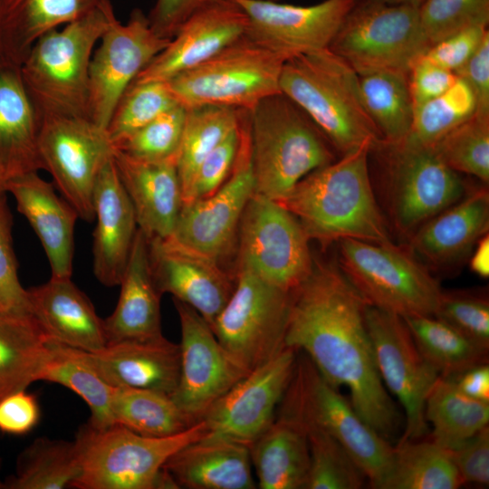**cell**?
Listing matches in <instances>:
<instances>
[{
	"label": "cell",
	"instance_id": "277c9868",
	"mask_svg": "<svg viewBox=\"0 0 489 489\" xmlns=\"http://www.w3.org/2000/svg\"><path fill=\"white\" fill-rule=\"evenodd\" d=\"M114 14L110 1L86 16L39 37L20 64L26 91L40 119L89 118L93 49Z\"/></svg>",
	"mask_w": 489,
	"mask_h": 489
},
{
	"label": "cell",
	"instance_id": "6da1fadb",
	"mask_svg": "<svg viewBox=\"0 0 489 489\" xmlns=\"http://www.w3.org/2000/svg\"><path fill=\"white\" fill-rule=\"evenodd\" d=\"M367 304L336 262L314 259L309 276L292 291L284 343L304 353L333 387H346L356 412L389 441L401 417L377 369Z\"/></svg>",
	"mask_w": 489,
	"mask_h": 489
},
{
	"label": "cell",
	"instance_id": "5bb4252c",
	"mask_svg": "<svg viewBox=\"0 0 489 489\" xmlns=\"http://www.w3.org/2000/svg\"><path fill=\"white\" fill-rule=\"evenodd\" d=\"M107 129L89 118L47 115L41 118L39 153L54 187L79 218L94 221L93 189L103 166L113 157Z\"/></svg>",
	"mask_w": 489,
	"mask_h": 489
},
{
	"label": "cell",
	"instance_id": "11a10c76",
	"mask_svg": "<svg viewBox=\"0 0 489 489\" xmlns=\"http://www.w3.org/2000/svg\"><path fill=\"white\" fill-rule=\"evenodd\" d=\"M447 71L421 56L408 74V88L414 109L445 92L457 80Z\"/></svg>",
	"mask_w": 489,
	"mask_h": 489
},
{
	"label": "cell",
	"instance_id": "d6986e66",
	"mask_svg": "<svg viewBox=\"0 0 489 489\" xmlns=\"http://www.w3.org/2000/svg\"><path fill=\"white\" fill-rule=\"evenodd\" d=\"M181 340L180 373L171 398L197 422L208 408L250 371L223 348L207 321L187 304L173 299Z\"/></svg>",
	"mask_w": 489,
	"mask_h": 489
},
{
	"label": "cell",
	"instance_id": "ffe728a7",
	"mask_svg": "<svg viewBox=\"0 0 489 489\" xmlns=\"http://www.w3.org/2000/svg\"><path fill=\"white\" fill-rule=\"evenodd\" d=\"M248 19L246 35L286 60L329 48L359 0H322L295 5L267 0H233Z\"/></svg>",
	"mask_w": 489,
	"mask_h": 489
},
{
	"label": "cell",
	"instance_id": "ac0fdd59",
	"mask_svg": "<svg viewBox=\"0 0 489 489\" xmlns=\"http://www.w3.org/2000/svg\"><path fill=\"white\" fill-rule=\"evenodd\" d=\"M296 358L297 351L286 347L234 385L201 417L206 436L250 447L275 419Z\"/></svg>",
	"mask_w": 489,
	"mask_h": 489
},
{
	"label": "cell",
	"instance_id": "e0dca14e",
	"mask_svg": "<svg viewBox=\"0 0 489 489\" xmlns=\"http://www.w3.org/2000/svg\"><path fill=\"white\" fill-rule=\"evenodd\" d=\"M169 41L155 33L139 9L126 24L113 14L91 61L89 119L107 129L125 91Z\"/></svg>",
	"mask_w": 489,
	"mask_h": 489
},
{
	"label": "cell",
	"instance_id": "bcb514c9",
	"mask_svg": "<svg viewBox=\"0 0 489 489\" xmlns=\"http://www.w3.org/2000/svg\"><path fill=\"white\" fill-rule=\"evenodd\" d=\"M177 104L167 82H133L118 101L106 129L113 146Z\"/></svg>",
	"mask_w": 489,
	"mask_h": 489
},
{
	"label": "cell",
	"instance_id": "9f6ffc18",
	"mask_svg": "<svg viewBox=\"0 0 489 489\" xmlns=\"http://www.w3.org/2000/svg\"><path fill=\"white\" fill-rule=\"evenodd\" d=\"M37 398L26 389L12 393L0 400V431L22 436L29 433L40 419Z\"/></svg>",
	"mask_w": 489,
	"mask_h": 489
},
{
	"label": "cell",
	"instance_id": "f546056e",
	"mask_svg": "<svg viewBox=\"0 0 489 489\" xmlns=\"http://www.w3.org/2000/svg\"><path fill=\"white\" fill-rule=\"evenodd\" d=\"M164 467L178 488L254 489L249 447L204 436L175 452Z\"/></svg>",
	"mask_w": 489,
	"mask_h": 489
},
{
	"label": "cell",
	"instance_id": "603a6c76",
	"mask_svg": "<svg viewBox=\"0 0 489 489\" xmlns=\"http://www.w3.org/2000/svg\"><path fill=\"white\" fill-rule=\"evenodd\" d=\"M488 230L489 192L484 186L467 191L420 225L410 235L408 251L427 268L447 270L470 256Z\"/></svg>",
	"mask_w": 489,
	"mask_h": 489
},
{
	"label": "cell",
	"instance_id": "52a82bcc",
	"mask_svg": "<svg viewBox=\"0 0 489 489\" xmlns=\"http://www.w3.org/2000/svg\"><path fill=\"white\" fill-rule=\"evenodd\" d=\"M203 420L168 436H148L121 425L98 429L86 424L75 436L77 489H154L159 470L178 449L206 436Z\"/></svg>",
	"mask_w": 489,
	"mask_h": 489
},
{
	"label": "cell",
	"instance_id": "94428289",
	"mask_svg": "<svg viewBox=\"0 0 489 489\" xmlns=\"http://www.w3.org/2000/svg\"><path fill=\"white\" fill-rule=\"evenodd\" d=\"M472 272L482 278L489 276V235H484L475 244L470 254Z\"/></svg>",
	"mask_w": 489,
	"mask_h": 489
},
{
	"label": "cell",
	"instance_id": "4dcf8cb0",
	"mask_svg": "<svg viewBox=\"0 0 489 489\" xmlns=\"http://www.w3.org/2000/svg\"><path fill=\"white\" fill-rule=\"evenodd\" d=\"M41 119L26 91L20 65L0 62V167L8 178L43 169Z\"/></svg>",
	"mask_w": 489,
	"mask_h": 489
},
{
	"label": "cell",
	"instance_id": "484cf974",
	"mask_svg": "<svg viewBox=\"0 0 489 489\" xmlns=\"http://www.w3.org/2000/svg\"><path fill=\"white\" fill-rule=\"evenodd\" d=\"M113 160L138 228L148 240L170 237L183 206L176 160H140L115 149Z\"/></svg>",
	"mask_w": 489,
	"mask_h": 489
},
{
	"label": "cell",
	"instance_id": "60d3db41",
	"mask_svg": "<svg viewBox=\"0 0 489 489\" xmlns=\"http://www.w3.org/2000/svg\"><path fill=\"white\" fill-rule=\"evenodd\" d=\"M359 78L364 105L383 141L405 139L414 117L408 73L381 71Z\"/></svg>",
	"mask_w": 489,
	"mask_h": 489
},
{
	"label": "cell",
	"instance_id": "816d5d0a",
	"mask_svg": "<svg viewBox=\"0 0 489 489\" xmlns=\"http://www.w3.org/2000/svg\"><path fill=\"white\" fill-rule=\"evenodd\" d=\"M239 122V117H238ZM240 143L239 126L223 139L200 163L183 197V204L214 194L229 177Z\"/></svg>",
	"mask_w": 489,
	"mask_h": 489
},
{
	"label": "cell",
	"instance_id": "3957f363",
	"mask_svg": "<svg viewBox=\"0 0 489 489\" xmlns=\"http://www.w3.org/2000/svg\"><path fill=\"white\" fill-rule=\"evenodd\" d=\"M280 91L341 156L366 146L373 150L383 140L364 105L358 73L329 48L286 60Z\"/></svg>",
	"mask_w": 489,
	"mask_h": 489
},
{
	"label": "cell",
	"instance_id": "83f0119b",
	"mask_svg": "<svg viewBox=\"0 0 489 489\" xmlns=\"http://www.w3.org/2000/svg\"><path fill=\"white\" fill-rule=\"evenodd\" d=\"M82 352L113 387L149 389L170 397L177 388L180 348L164 336L110 343L97 351Z\"/></svg>",
	"mask_w": 489,
	"mask_h": 489
},
{
	"label": "cell",
	"instance_id": "7c38bea8",
	"mask_svg": "<svg viewBox=\"0 0 489 489\" xmlns=\"http://www.w3.org/2000/svg\"><path fill=\"white\" fill-rule=\"evenodd\" d=\"M292 292L237 268L234 291L210 325L223 348L251 371L285 347Z\"/></svg>",
	"mask_w": 489,
	"mask_h": 489
},
{
	"label": "cell",
	"instance_id": "8992f818",
	"mask_svg": "<svg viewBox=\"0 0 489 489\" xmlns=\"http://www.w3.org/2000/svg\"><path fill=\"white\" fill-rule=\"evenodd\" d=\"M276 415L317 427L332 436L350 455L371 486L381 489L391 468L394 447L369 427L346 399L320 373L302 352Z\"/></svg>",
	"mask_w": 489,
	"mask_h": 489
},
{
	"label": "cell",
	"instance_id": "1f68e13d",
	"mask_svg": "<svg viewBox=\"0 0 489 489\" xmlns=\"http://www.w3.org/2000/svg\"><path fill=\"white\" fill-rule=\"evenodd\" d=\"M249 452L259 488L305 489L310 450L305 429L297 420L276 415Z\"/></svg>",
	"mask_w": 489,
	"mask_h": 489
},
{
	"label": "cell",
	"instance_id": "5b68a950",
	"mask_svg": "<svg viewBox=\"0 0 489 489\" xmlns=\"http://www.w3.org/2000/svg\"><path fill=\"white\" fill-rule=\"evenodd\" d=\"M249 112L255 193L279 202L308 174L336 159L318 128L282 92Z\"/></svg>",
	"mask_w": 489,
	"mask_h": 489
},
{
	"label": "cell",
	"instance_id": "7402d4cb",
	"mask_svg": "<svg viewBox=\"0 0 489 489\" xmlns=\"http://www.w3.org/2000/svg\"><path fill=\"white\" fill-rule=\"evenodd\" d=\"M248 19L233 0H218L192 14L134 82H168L244 37Z\"/></svg>",
	"mask_w": 489,
	"mask_h": 489
},
{
	"label": "cell",
	"instance_id": "7a4b0ae2",
	"mask_svg": "<svg viewBox=\"0 0 489 489\" xmlns=\"http://www.w3.org/2000/svg\"><path fill=\"white\" fill-rule=\"evenodd\" d=\"M370 151L362 147L313 170L279 201L310 240L323 247L347 238L393 243L370 181Z\"/></svg>",
	"mask_w": 489,
	"mask_h": 489
},
{
	"label": "cell",
	"instance_id": "44dd1931",
	"mask_svg": "<svg viewBox=\"0 0 489 489\" xmlns=\"http://www.w3.org/2000/svg\"><path fill=\"white\" fill-rule=\"evenodd\" d=\"M148 242L151 274L160 294L170 293L211 325L228 302L235 279L219 262L169 237Z\"/></svg>",
	"mask_w": 489,
	"mask_h": 489
},
{
	"label": "cell",
	"instance_id": "b9f144b4",
	"mask_svg": "<svg viewBox=\"0 0 489 489\" xmlns=\"http://www.w3.org/2000/svg\"><path fill=\"white\" fill-rule=\"evenodd\" d=\"M176 166L183 197L203 159L237 129L238 110L215 105L186 109Z\"/></svg>",
	"mask_w": 489,
	"mask_h": 489
},
{
	"label": "cell",
	"instance_id": "e575fe53",
	"mask_svg": "<svg viewBox=\"0 0 489 489\" xmlns=\"http://www.w3.org/2000/svg\"><path fill=\"white\" fill-rule=\"evenodd\" d=\"M425 417L432 427L431 439L449 450L488 426L489 402L466 396L451 379L439 377L426 399Z\"/></svg>",
	"mask_w": 489,
	"mask_h": 489
},
{
	"label": "cell",
	"instance_id": "8fae6325",
	"mask_svg": "<svg viewBox=\"0 0 489 489\" xmlns=\"http://www.w3.org/2000/svg\"><path fill=\"white\" fill-rule=\"evenodd\" d=\"M370 153L379 159L391 216L403 234L411 235L467 192L459 173L432 146L408 136L397 142L382 140Z\"/></svg>",
	"mask_w": 489,
	"mask_h": 489
},
{
	"label": "cell",
	"instance_id": "8d00e7d4",
	"mask_svg": "<svg viewBox=\"0 0 489 489\" xmlns=\"http://www.w3.org/2000/svg\"><path fill=\"white\" fill-rule=\"evenodd\" d=\"M41 380L64 386L82 398L90 408L91 427L102 429L115 424L112 414L115 387L101 376L82 350L53 341L52 357Z\"/></svg>",
	"mask_w": 489,
	"mask_h": 489
},
{
	"label": "cell",
	"instance_id": "f6af8a7d",
	"mask_svg": "<svg viewBox=\"0 0 489 489\" xmlns=\"http://www.w3.org/2000/svg\"><path fill=\"white\" fill-rule=\"evenodd\" d=\"M475 110L472 89L465 80L458 77L445 92L414 109L412 127L408 136L419 143L431 146L473 116Z\"/></svg>",
	"mask_w": 489,
	"mask_h": 489
},
{
	"label": "cell",
	"instance_id": "be15d7a7",
	"mask_svg": "<svg viewBox=\"0 0 489 489\" xmlns=\"http://www.w3.org/2000/svg\"><path fill=\"white\" fill-rule=\"evenodd\" d=\"M387 4L409 5L418 7L424 0H379Z\"/></svg>",
	"mask_w": 489,
	"mask_h": 489
},
{
	"label": "cell",
	"instance_id": "681fc988",
	"mask_svg": "<svg viewBox=\"0 0 489 489\" xmlns=\"http://www.w3.org/2000/svg\"><path fill=\"white\" fill-rule=\"evenodd\" d=\"M436 318L476 345L489 350V301L484 292L468 290L442 291Z\"/></svg>",
	"mask_w": 489,
	"mask_h": 489
},
{
	"label": "cell",
	"instance_id": "003e7915",
	"mask_svg": "<svg viewBox=\"0 0 489 489\" xmlns=\"http://www.w3.org/2000/svg\"><path fill=\"white\" fill-rule=\"evenodd\" d=\"M267 1H276V0H267Z\"/></svg>",
	"mask_w": 489,
	"mask_h": 489
},
{
	"label": "cell",
	"instance_id": "f907efd6",
	"mask_svg": "<svg viewBox=\"0 0 489 489\" xmlns=\"http://www.w3.org/2000/svg\"><path fill=\"white\" fill-rule=\"evenodd\" d=\"M13 216L6 194L0 197V314L30 313L27 289L18 276L13 246Z\"/></svg>",
	"mask_w": 489,
	"mask_h": 489
},
{
	"label": "cell",
	"instance_id": "ab89813d",
	"mask_svg": "<svg viewBox=\"0 0 489 489\" xmlns=\"http://www.w3.org/2000/svg\"><path fill=\"white\" fill-rule=\"evenodd\" d=\"M79 475L74 440L38 437L18 455L15 473L6 479V489H64Z\"/></svg>",
	"mask_w": 489,
	"mask_h": 489
},
{
	"label": "cell",
	"instance_id": "9c48e42d",
	"mask_svg": "<svg viewBox=\"0 0 489 489\" xmlns=\"http://www.w3.org/2000/svg\"><path fill=\"white\" fill-rule=\"evenodd\" d=\"M285 59L247 35L166 82L186 109L215 105L252 110L264 99L281 93Z\"/></svg>",
	"mask_w": 489,
	"mask_h": 489
},
{
	"label": "cell",
	"instance_id": "f35d334b",
	"mask_svg": "<svg viewBox=\"0 0 489 489\" xmlns=\"http://www.w3.org/2000/svg\"><path fill=\"white\" fill-rule=\"evenodd\" d=\"M114 423L148 436L178 434L197 422L186 415L170 396L143 388L115 387Z\"/></svg>",
	"mask_w": 489,
	"mask_h": 489
},
{
	"label": "cell",
	"instance_id": "ee69618b",
	"mask_svg": "<svg viewBox=\"0 0 489 489\" xmlns=\"http://www.w3.org/2000/svg\"><path fill=\"white\" fill-rule=\"evenodd\" d=\"M454 171L489 181V117L474 113L431 145Z\"/></svg>",
	"mask_w": 489,
	"mask_h": 489
},
{
	"label": "cell",
	"instance_id": "836d02e7",
	"mask_svg": "<svg viewBox=\"0 0 489 489\" xmlns=\"http://www.w3.org/2000/svg\"><path fill=\"white\" fill-rule=\"evenodd\" d=\"M110 0H6L3 26L6 60L21 64L43 34L79 20Z\"/></svg>",
	"mask_w": 489,
	"mask_h": 489
},
{
	"label": "cell",
	"instance_id": "91938a15",
	"mask_svg": "<svg viewBox=\"0 0 489 489\" xmlns=\"http://www.w3.org/2000/svg\"><path fill=\"white\" fill-rule=\"evenodd\" d=\"M447 379H451L466 396L489 402L488 363L470 368Z\"/></svg>",
	"mask_w": 489,
	"mask_h": 489
},
{
	"label": "cell",
	"instance_id": "4fadbf2b",
	"mask_svg": "<svg viewBox=\"0 0 489 489\" xmlns=\"http://www.w3.org/2000/svg\"><path fill=\"white\" fill-rule=\"evenodd\" d=\"M237 235L238 268L288 292L311 273L314 259L310 239L298 219L279 202L254 192Z\"/></svg>",
	"mask_w": 489,
	"mask_h": 489
},
{
	"label": "cell",
	"instance_id": "9a60e30c",
	"mask_svg": "<svg viewBox=\"0 0 489 489\" xmlns=\"http://www.w3.org/2000/svg\"><path fill=\"white\" fill-rule=\"evenodd\" d=\"M240 143L234 168L214 194L183 204L169 238L220 263L237 235L244 208L254 193L250 112L238 110Z\"/></svg>",
	"mask_w": 489,
	"mask_h": 489
},
{
	"label": "cell",
	"instance_id": "cb8c5ba5",
	"mask_svg": "<svg viewBox=\"0 0 489 489\" xmlns=\"http://www.w3.org/2000/svg\"><path fill=\"white\" fill-rule=\"evenodd\" d=\"M93 273L105 286L120 284L138 224L131 202L119 177L113 157L100 171L93 189Z\"/></svg>",
	"mask_w": 489,
	"mask_h": 489
},
{
	"label": "cell",
	"instance_id": "f5cc1de1",
	"mask_svg": "<svg viewBox=\"0 0 489 489\" xmlns=\"http://www.w3.org/2000/svg\"><path fill=\"white\" fill-rule=\"evenodd\" d=\"M488 34V25L471 26L433 43L423 56L455 73L475 54Z\"/></svg>",
	"mask_w": 489,
	"mask_h": 489
},
{
	"label": "cell",
	"instance_id": "f1b7e54d",
	"mask_svg": "<svg viewBox=\"0 0 489 489\" xmlns=\"http://www.w3.org/2000/svg\"><path fill=\"white\" fill-rule=\"evenodd\" d=\"M119 285L115 310L103 319L107 344L162 337L161 294L151 274L148 239L139 228Z\"/></svg>",
	"mask_w": 489,
	"mask_h": 489
},
{
	"label": "cell",
	"instance_id": "6f0895ef",
	"mask_svg": "<svg viewBox=\"0 0 489 489\" xmlns=\"http://www.w3.org/2000/svg\"><path fill=\"white\" fill-rule=\"evenodd\" d=\"M216 1L157 0L148 18L156 34L171 39L192 14Z\"/></svg>",
	"mask_w": 489,
	"mask_h": 489
},
{
	"label": "cell",
	"instance_id": "ba28073f",
	"mask_svg": "<svg viewBox=\"0 0 489 489\" xmlns=\"http://www.w3.org/2000/svg\"><path fill=\"white\" fill-rule=\"evenodd\" d=\"M338 243V266L369 305L398 314L434 316L442 288L422 263L391 244Z\"/></svg>",
	"mask_w": 489,
	"mask_h": 489
},
{
	"label": "cell",
	"instance_id": "6125c7cd",
	"mask_svg": "<svg viewBox=\"0 0 489 489\" xmlns=\"http://www.w3.org/2000/svg\"><path fill=\"white\" fill-rule=\"evenodd\" d=\"M6 0H0V62L6 60L4 52V42H3V26H4V17L5 11Z\"/></svg>",
	"mask_w": 489,
	"mask_h": 489
},
{
	"label": "cell",
	"instance_id": "4316f807",
	"mask_svg": "<svg viewBox=\"0 0 489 489\" xmlns=\"http://www.w3.org/2000/svg\"><path fill=\"white\" fill-rule=\"evenodd\" d=\"M30 314L53 341L84 351L107 345L103 319L71 278H53L27 289Z\"/></svg>",
	"mask_w": 489,
	"mask_h": 489
},
{
	"label": "cell",
	"instance_id": "e7e4bbea",
	"mask_svg": "<svg viewBox=\"0 0 489 489\" xmlns=\"http://www.w3.org/2000/svg\"><path fill=\"white\" fill-rule=\"evenodd\" d=\"M7 180H8V177L6 176L3 168L0 167V197L7 193L6 192Z\"/></svg>",
	"mask_w": 489,
	"mask_h": 489
},
{
	"label": "cell",
	"instance_id": "d4e9b609",
	"mask_svg": "<svg viewBox=\"0 0 489 489\" xmlns=\"http://www.w3.org/2000/svg\"><path fill=\"white\" fill-rule=\"evenodd\" d=\"M6 192L14 197L17 211L39 238L51 267V277L71 278L74 229L79 218L76 210L38 171L8 178Z\"/></svg>",
	"mask_w": 489,
	"mask_h": 489
},
{
	"label": "cell",
	"instance_id": "7bdbcfd3",
	"mask_svg": "<svg viewBox=\"0 0 489 489\" xmlns=\"http://www.w3.org/2000/svg\"><path fill=\"white\" fill-rule=\"evenodd\" d=\"M302 426L310 450L305 489H359L364 486L365 474L339 442L317 427Z\"/></svg>",
	"mask_w": 489,
	"mask_h": 489
},
{
	"label": "cell",
	"instance_id": "74e56055",
	"mask_svg": "<svg viewBox=\"0 0 489 489\" xmlns=\"http://www.w3.org/2000/svg\"><path fill=\"white\" fill-rule=\"evenodd\" d=\"M422 356L440 377L487 364L488 351L436 316L402 317Z\"/></svg>",
	"mask_w": 489,
	"mask_h": 489
},
{
	"label": "cell",
	"instance_id": "d6a6232c",
	"mask_svg": "<svg viewBox=\"0 0 489 489\" xmlns=\"http://www.w3.org/2000/svg\"><path fill=\"white\" fill-rule=\"evenodd\" d=\"M53 340L30 314H0V400L41 380Z\"/></svg>",
	"mask_w": 489,
	"mask_h": 489
},
{
	"label": "cell",
	"instance_id": "03108f58",
	"mask_svg": "<svg viewBox=\"0 0 489 489\" xmlns=\"http://www.w3.org/2000/svg\"><path fill=\"white\" fill-rule=\"evenodd\" d=\"M0 489H6L5 483L0 480Z\"/></svg>",
	"mask_w": 489,
	"mask_h": 489
},
{
	"label": "cell",
	"instance_id": "2e32d148",
	"mask_svg": "<svg viewBox=\"0 0 489 489\" xmlns=\"http://www.w3.org/2000/svg\"><path fill=\"white\" fill-rule=\"evenodd\" d=\"M364 317L379 377L406 415L400 441L417 440L427 433L426 399L440 376L420 353L401 316L367 304Z\"/></svg>",
	"mask_w": 489,
	"mask_h": 489
},
{
	"label": "cell",
	"instance_id": "7dc6e473",
	"mask_svg": "<svg viewBox=\"0 0 489 489\" xmlns=\"http://www.w3.org/2000/svg\"><path fill=\"white\" fill-rule=\"evenodd\" d=\"M187 110L177 104L120 141L114 149L147 161L176 160Z\"/></svg>",
	"mask_w": 489,
	"mask_h": 489
},
{
	"label": "cell",
	"instance_id": "30bf717a",
	"mask_svg": "<svg viewBox=\"0 0 489 489\" xmlns=\"http://www.w3.org/2000/svg\"><path fill=\"white\" fill-rule=\"evenodd\" d=\"M429 47L418 7L359 0L329 49L363 75L381 71L408 74Z\"/></svg>",
	"mask_w": 489,
	"mask_h": 489
},
{
	"label": "cell",
	"instance_id": "d590c367",
	"mask_svg": "<svg viewBox=\"0 0 489 489\" xmlns=\"http://www.w3.org/2000/svg\"><path fill=\"white\" fill-rule=\"evenodd\" d=\"M463 481L449 451L435 441H399L381 489H457Z\"/></svg>",
	"mask_w": 489,
	"mask_h": 489
},
{
	"label": "cell",
	"instance_id": "c3c4849f",
	"mask_svg": "<svg viewBox=\"0 0 489 489\" xmlns=\"http://www.w3.org/2000/svg\"><path fill=\"white\" fill-rule=\"evenodd\" d=\"M430 45L463 29L488 25L489 0H424L418 6Z\"/></svg>",
	"mask_w": 489,
	"mask_h": 489
},
{
	"label": "cell",
	"instance_id": "db71d44e",
	"mask_svg": "<svg viewBox=\"0 0 489 489\" xmlns=\"http://www.w3.org/2000/svg\"><path fill=\"white\" fill-rule=\"evenodd\" d=\"M448 451L464 484H489L488 426Z\"/></svg>",
	"mask_w": 489,
	"mask_h": 489
},
{
	"label": "cell",
	"instance_id": "680465c9",
	"mask_svg": "<svg viewBox=\"0 0 489 489\" xmlns=\"http://www.w3.org/2000/svg\"><path fill=\"white\" fill-rule=\"evenodd\" d=\"M455 74L465 80L475 99V113L489 117V34Z\"/></svg>",
	"mask_w": 489,
	"mask_h": 489
}]
</instances>
